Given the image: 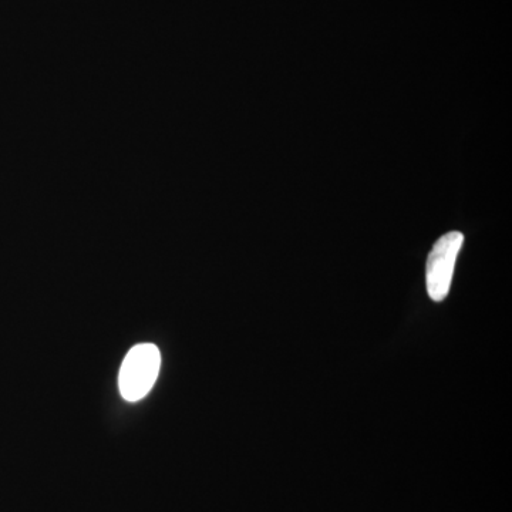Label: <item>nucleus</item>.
<instances>
[{
    "mask_svg": "<svg viewBox=\"0 0 512 512\" xmlns=\"http://www.w3.org/2000/svg\"><path fill=\"white\" fill-rule=\"evenodd\" d=\"M161 355L153 343L134 346L124 357L119 375L121 396L127 402L144 399L160 373Z\"/></svg>",
    "mask_w": 512,
    "mask_h": 512,
    "instance_id": "1",
    "label": "nucleus"
},
{
    "mask_svg": "<svg viewBox=\"0 0 512 512\" xmlns=\"http://www.w3.org/2000/svg\"><path fill=\"white\" fill-rule=\"evenodd\" d=\"M464 244V235L453 231L437 239L426 264L427 292L434 302L446 299L453 281L457 256Z\"/></svg>",
    "mask_w": 512,
    "mask_h": 512,
    "instance_id": "2",
    "label": "nucleus"
}]
</instances>
